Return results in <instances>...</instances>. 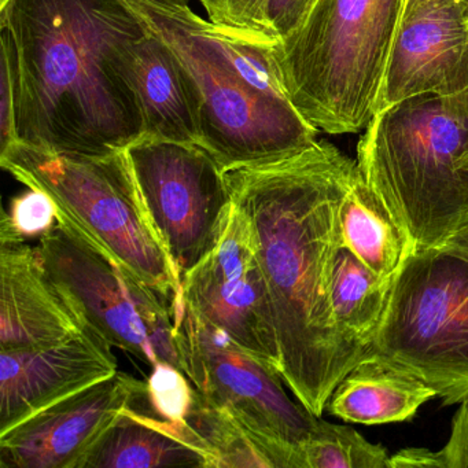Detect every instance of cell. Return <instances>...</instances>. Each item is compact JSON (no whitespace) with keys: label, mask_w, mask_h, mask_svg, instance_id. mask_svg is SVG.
<instances>
[{"label":"cell","mask_w":468,"mask_h":468,"mask_svg":"<svg viewBox=\"0 0 468 468\" xmlns=\"http://www.w3.org/2000/svg\"><path fill=\"white\" fill-rule=\"evenodd\" d=\"M157 2L168 5H180V6H190V4L193 2V0H157Z\"/></svg>","instance_id":"cell-30"},{"label":"cell","mask_w":468,"mask_h":468,"mask_svg":"<svg viewBox=\"0 0 468 468\" xmlns=\"http://www.w3.org/2000/svg\"><path fill=\"white\" fill-rule=\"evenodd\" d=\"M213 468V460L185 423L125 408L79 468Z\"/></svg>","instance_id":"cell-16"},{"label":"cell","mask_w":468,"mask_h":468,"mask_svg":"<svg viewBox=\"0 0 468 468\" xmlns=\"http://www.w3.org/2000/svg\"><path fill=\"white\" fill-rule=\"evenodd\" d=\"M393 281L372 272L335 240L328 270V295L336 327L350 344L367 350L388 308Z\"/></svg>","instance_id":"cell-20"},{"label":"cell","mask_w":468,"mask_h":468,"mask_svg":"<svg viewBox=\"0 0 468 468\" xmlns=\"http://www.w3.org/2000/svg\"><path fill=\"white\" fill-rule=\"evenodd\" d=\"M130 75L144 138L199 144L196 102L185 72L171 48L150 31L131 50Z\"/></svg>","instance_id":"cell-17"},{"label":"cell","mask_w":468,"mask_h":468,"mask_svg":"<svg viewBox=\"0 0 468 468\" xmlns=\"http://www.w3.org/2000/svg\"><path fill=\"white\" fill-rule=\"evenodd\" d=\"M176 57L193 94L199 146L224 172L272 163L314 146L317 133L286 97L251 86L190 6L122 0Z\"/></svg>","instance_id":"cell-4"},{"label":"cell","mask_w":468,"mask_h":468,"mask_svg":"<svg viewBox=\"0 0 468 468\" xmlns=\"http://www.w3.org/2000/svg\"><path fill=\"white\" fill-rule=\"evenodd\" d=\"M46 270L84 322L111 346L182 369L172 301L58 223L40 238Z\"/></svg>","instance_id":"cell-9"},{"label":"cell","mask_w":468,"mask_h":468,"mask_svg":"<svg viewBox=\"0 0 468 468\" xmlns=\"http://www.w3.org/2000/svg\"><path fill=\"white\" fill-rule=\"evenodd\" d=\"M401 467L468 468V397L457 408L445 446L435 452L402 449L388 459V468Z\"/></svg>","instance_id":"cell-26"},{"label":"cell","mask_w":468,"mask_h":468,"mask_svg":"<svg viewBox=\"0 0 468 468\" xmlns=\"http://www.w3.org/2000/svg\"><path fill=\"white\" fill-rule=\"evenodd\" d=\"M335 240L383 279L394 278L418 250L410 232L358 171L336 210Z\"/></svg>","instance_id":"cell-19"},{"label":"cell","mask_w":468,"mask_h":468,"mask_svg":"<svg viewBox=\"0 0 468 468\" xmlns=\"http://www.w3.org/2000/svg\"><path fill=\"white\" fill-rule=\"evenodd\" d=\"M210 23L256 42H278L267 21L268 0H199Z\"/></svg>","instance_id":"cell-25"},{"label":"cell","mask_w":468,"mask_h":468,"mask_svg":"<svg viewBox=\"0 0 468 468\" xmlns=\"http://www.w3.org/2000/svg\"><path fill=\"white\" fill-rule=\"evenodd\" d=\"M357 171V161L317 141L298 154L226 172L270 289L282 378L316 416L368 356L339 333L328 295L336 210Z\"/></svg>","instance_id":"cell-1"},{"label":"cell","mask_w":468,"mask_h":468,"mask_svg":"<svg viewBox=\"0 0 468 468\" xmlns=\"http://www.w3.org/2000/svg\"><path fill=\"white\" fill-rule=\"evenodd\" d=\"M467 2H468V0H467Z\"/></svg>","instance_id":"cell-32"},{"label":"cell","mask_w":468,"mask_h":468,"mask_svg":"<svg viewBox=\"0 0 468 468\" xmlns=\"http://www.w3.org/2000/svg\"><path fill=\"white\" fill-rule=\"evenodd\" d=\"M434 388L407 369L368 356L338 383L325 410L347 421L374 426L410 420Z\"/></svg>","instance_id":"cell-18"},{"label":"cell","mask_w":468,"mask_h":468,"mask_svg":"<svg viewBox=\"0 0 468 468\" xmlns=\"http://www.w3.org/2000/svg\"><path fill=\"white\" fill-rule=\"evenodd\" d=\"M367 352L420 378L443 405L467 399L468 257L418 249L394 276Z\"/></svg>","instance_id":"cell-7"},{"label":"cell","mask_w":468,"mask_h":468,"mask_svg":"<svg viewBox=\"0 0 468 468\" xmlns=\"http://www.w3.org/2000/svg\"><path fill=\"white\" fill-rule=\"evenodd\" d=\"M357 168L416 249L442 248L468 223V90L380 109L358 142Z\"/></svg>","instance_id":"cell-3"},{"label":"cell","mask_w":468,"mask_h":468,"mask_svg":"<svg viewBox=\"0 0 468 468\" xmlns=\"http://www.w3.org/2000/svg\"><path fill=\"white\" fill-rule=\"evenodd\" d=\"M142 404L147 382L114 372L0 434V468H79L117 416Z\"/></svg>","instance_id":"cell-12"},{"label":"cell","mask_w":468,"mask_h":468,"mask_svg":"<svg viewBox=\"0 0 468 468\" xmlns=\"http://www.w3.org/2000/svg\"><path fill=\"white\" fill-rule=\"evenodd\" d=\"M147 32L122 0H7L0 42L15 69L18 142L103 155L144 138L130 57Z\"/></svg>","instance_id":"cell-2"},{"label":"cell","mask_w":468,"mask_h":468,"mask_svg":"<svg viewBox=\"0 0 468 468\" xmlns=\"http://www.w3.org/2000/svg\"><path fill=\"white\" fill-rule=\"evenodd\" d=\"M405 0H317L303 26L273 43L279 79L319 131H364L380 95Z\"/></svg>","instance_id":"cell-5"},{"label":"cell","mask_w":468,"mask_h":468,"mask_svg":"<svg viewBox=\"0 0 468 468\" xmlns=\"http://www.w3.org/2000/svg\"><path fill=\"white\" fill-rule=\"evenodd\" d=\"M0 434L117 372L112 346L86 328L56 346L0 353Z\"/></svg>","instance_id":"cell-14"},{"label":"cell","mask_w":468,"mask_h":468,"mask_svg":"<svg viewBox=\"0 0 468 468\" xmlns=\"http://www.w3.org/2000/svg\"><path fill=\"white\" fill-rule=\"evenodd\" d=\"M0 350L56 346L89 328L29 243L0 245Z\"/></svg>","instance_id":"cell-15"},{"label":"cell","mask_w":468,"mask_h":468,"mask_svg":"<svg viewBox=\"0 0 468 468\" xmlns=\"http://www.w3.org/2000/svg\"><path fill=\"white\" fill-rule=\"evenodd\" d=\"M175 324L183 371L194 386L248 431L271 468H305L303 446L322 416L290 399L276 367L202 322L186 303Z\"/></svg>","instance_id":"cell-8"},{"label":"cell","mask_w":468,"mask_h":468,"mask_svg":"<svg viewBox=\"0 0 468 468\" xmlns=\"http://www.w3.org/2000/svg\"><path fill=\"white\" fill-rule=\"evenodd\" d=\"M468 90L467 0H405L380 109L423 94Z\"/></svg>","instance_id":"cell-13"},{"label":"cell","mask_w":468,"mask_h":468,"mask_svg":"<svg viewBox=\"0 0 468 468\" xmlns=\"http://www.w3.org/2000/svg\"><path fill=\"white\" fill-rule=\"evenodd\" d=\"M150 220L180 276L218 246L234 202L226 172L199 144L142 138L127 149Z\"/></svg>","instance_id":"cell-10"},{"label":"cell","mask_w":468,"mask_h":468,"mask_svg":"<svg viewBox=\"0 0 468 468\" xmlns=\"http://www.w3.org/2000/svg\"><path fill=\"white\" fill-rule=\"evenodd\" d=\"M0 165L27 187L48 194L58 223L171 300L175 309L185 305L182 276L150 220L127 150L70 154L16 142L0 152Z\"/></svg>","instance_id":"cell-6"},{"label":"cell","mask_w":468,"mask_h":468,"mask_svg":"<svg viewBox=\"0 0 468 468\" xmlns=\"http://www.w3.org/2000/svg\"><path fill=\"white\" fill-rule=\"evenodd\" d=\"M185 424L212 457L213 468H271L267 457L248 431L198 388Z\"/></svg>","instance_id":"cell-21"},{"label":"cell","mask_w":468,"mask_h":468,"mask_svg":"<svg viewBox=\"0 0 468 468\" xmlns=\"http://www.w3.org/2000/svg\"><path fill=\"white\" fill-rule=\"evenodd\" d=\"M7 0H0V6H4L6 4Z\"/></svg>","instance_id":"cell-31"},{"label":"cell","mask_w":468,"mask_h":468,"mask_svg":"<svg viewBox=\"0 0 468 468\" xmlns=\"http://www.w3.org/2000/svg\"><path fill=\"white\" fill-rule=\"evenodd\" d=\"M186 305L281 372L275 314L246 216L232 207L218 246L182 276Z\"/></svg>","instance_id":"cell-11"},{"label":"cell","mask_w":468,"mask_h":468,"mask_svg":"<svg viewBox=\"0 0 468 468\" xmlns=\"http://www.w3.org/2000/svg\"><path fill=\"white\" fill-rule=\"evenodd\" d=\"M317 0H268L267 21L276 40L297 31L314 9Z\"/></svg>","instance_id":"cell-28"},{"label":"cell","mask_w":468,"mask_h":468,"mask_svg":"<svg viewBox=\"0 0 468 468\" xmlns=\"http://www.w3.org/2000/svg\"><path fill=\"white\" fill-rule=\"evenodd\" d=\"M147 391L153 413L182 424L190 412L197 388L182 369L168 363H157L147 380Z\"/></svg>","instance_id":"cell-24"},{"label":"cell","mask_w":468,"mask_h":468,"mask_svg":"<svg viewBox=\"0 0 468 468\" xmlns=\"http://www.w3.org/2000/svg\"><path fill=\"white\" fill-rule=\"evenodd\" d=\"M18 142L16 79L6 45L0 42V152Z\"/></svg>","instance_id":"cell-27"},{"label":"cell","mask_w":468,"mask_h":468,"mask_svg":"<svg viewBox=\"0 0 468 468\" xmlns=\"http://www.w3.org/2000/svg\"><path fill=\"white\" fill-rule=\"evenodd\" d=\"M58 224L53 199L42 191L28 188L13 198L9 213L0 221V245L28 243L40 239Z\"/></svg>","instance_id":"cell-23"},{"label":"cell","mask_w":468,"mask_h":468,"mask_svg":"<svg viewBox=\"0 0 468 468\" xmlns=\"http://www.w3.org/2000/svg\"><path fill=\"white\" fill-rule=\"evenodd\" d=\"M442 248L448 249V250L453 251V253L468 257V223L462 229H459Z\"/></svg>","instance_id":"cell-29"},{"label":"cell","mask_w":468,"mask_h":468,"mask_svg":"<svg viewBox=\"0 0 468 468\" xmlns=\"http://www.w3.org/2000/svg\"><path fill=\"white\" fill-rule=\"evenodd\" d=\"M305 468H388V451L369 442L349 426H338L320 418L308 442L303 446Z\"/></svg>","instance_id":"cell-22"}]
</instances>
